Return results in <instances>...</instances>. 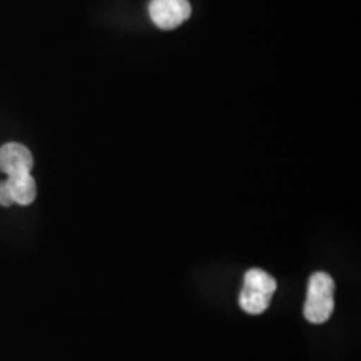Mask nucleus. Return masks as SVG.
<instances>
[{
    "mask_svg": "<svg viewBox=\"0 0 361 361\" xmlns=\"http://www.w3.org/2000/svg\"><path fill=\"white\" fill-rule=\"evenodd\" d=\"M276 291V281L263 269H250L245 274V286L239 295V305L247 314H261L268 310Z\"/></svg>",
    "mask_w": 361,
    "mask_h": 361,
    "instance_id": "2",
    "label": "nucleus"
},
{
    "mask_svg": "<svg viewBox=\"0 0 361 361\" xmlns=\"http://www.w3.org/2000/svg\"><path fill=\"white\" fill-rule=\"evenodd\" d=\"M8 189H11L13 202L20 206L32 204L35 196H37V188H35V180L30 173H22L16 176H8L7 178Z\"/></svg>",
    "mask_w": 361,
    "mask_h": 361,
    "instance_id": "5",
    "label": "nucleus"
},
{
    "mask_svg": "<svg viewBox=\"0 0 361 361\" xmlns=\"http://www.w3.org/2000/svg\"><path fill=\"white\" fill-rule=\"evenodd\" d=\"M335 310V281L328 273H314L308 283V296L305 303V318L310 323L322 324L331 318Z\"/></svg>",
    "mask_w": 361,
    "mask_h": 361,
    "instance_id": "1",
    "label": "nucleus"
},
{
    "mask_svg": "<svg viewBox=\"0 0 361 361\" xmlns=\"http://www.w3.org/2000/svg\"><path fill=\"white\" fill-rule=\"evenodd\" d=\"M149 16L159 29H176L189 19L191 6L188 0H152L149 4Z\"/></svg>",
    "mask_w": 361,
    "mask_h": 361,
    "instance_id": "3",
    "label": "nucleus"
},
{
    "mask_svg": "<svg viewBox=\"0 0 361 361\" xmlns=\"http://www.w3.org/2000/svg\"><path fill=\"white\" fill-rule=\"evenodd\" d=\"M32 166L34 157L22 144L8 142L0 147V171L7 176L30 173Z\"/></svg>",
    "mask_w": 361,
    "mask_h": 361,
    "instance_id": "4",
    "label": "nucleus"
},
{
    "mask_svg": "<svg viewBox=\"0 0 361 361\" xmlns=\"http://www.w3.org/2000/svg\"><path fill=\"white\" fill-rule=\"evenodd\" d=\"M13 204L11 189H8L7 180H0V206H11Z\"/></svg>",
    "mask_w": 361,
    "mask_h": 361,
    "instance_id": "6",
    "label": "nucleus"
}]
</instances>
